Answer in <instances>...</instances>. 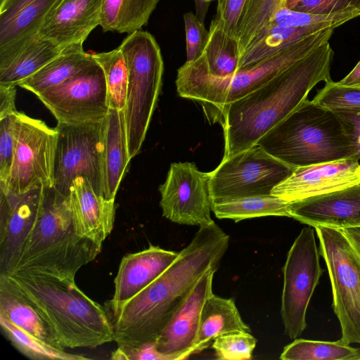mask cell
Listing matches in <instances>:
<instances>
[{
    "label": "cell",
    "instance_id": "6da1fadb",
    "mask_svg": "<svg viewBox=\"0 0 360 360\" xmlns=\"http://www.w3.org/2000/svg\"><path fill=\"white\" fill-rule=\"evenodd\" d=\"M229 236L214 221L199 226L189 244L152 283L124 303L107 310L117 347L154 342L199 278L219 269Z\"/></svg>",
    "mask_w": 360,
    "mask_h": 360
},
{
    "label": "cell",
    "instance_id": "7a4b0ae2",
    "mask_svg": "<svg viewBox=\"0 0 360 360\" xmlns=\"http://www.w3.org/2000/svg\"><path fill=\"white\" fill-rule=\"evenodd\" d=\"M333 51L328 42L223 111V158L255 145L258 140L307 99L319 82L331 80Z\"/></svg>",
    "mask_w": 360,
    "mask_h": 360
},
{
    "label": "cell",
    "instance_id": "3957f363",
    "mask_svg": "<svg viewBox=\"0 0 360 360\" xmlns=\"http://www.w3.org/2000/svg\"><path fill=\"white\" fill-rule=\"evenodd\" d=\"M6 276L38 308L62 349H93L114 341L106 307L88 297L75 281L30 274Z\"/></svg>",
    "mask_w": 360,
    "mask_h": 360
},
{
    "label": "cell",
    "instance_id": "277c9868",
    "mask_svg": "<svg viewBox=\"0 0 360 360\" xmlns=\"http://www.w3.org/2000/svg\"><path fill=\"white\" fill-rule=\"evenodd\" d=\"M334 28L322 30L303 38L249 68L219 77L207 70L203 53L197 60L186 61L177 71L179 95L200 103L212 124L219 122L224 110L231 103L257 89L269 80L328 42Z\"/></svg>",
    "mask_w": 360,
    "mask_h": 360
},
{
    "label": "cell",
    "instance_id": "5b68a950",
    "mask_svg": "<svg viewBox=\"0 0 360 360\" xmlns=\"http://www.w3.org/2000/svg\"><path fill=\"white\" fill-rule=\"evenodd\" d=\"M101 249L102 246L76 233L68 196L53 187L46 188L39 214L11 274L75 281L77 271L94 260Z\"/></svg>",
    "mask_w": 360,
    "mask_h": 360
},
{
    "label": "cell",
    "instance_id": "8992f818",
    "mask_svg": "<svg viewBox=\"0 0 360 360\" xmlns=\"http://www.w3.org/2000/svg\"><path fill=\"white\" fill-rule=\"evenodd\" d=\"M256 144L295 169L352 160L354 155V148L335 112L308 98Z\"/></svg>",
    "mask_w": 360,
    "mask_h": 360
},
{
    "label": "cell",
    "instance_id": "52a82bcc",
    "mask_svg": "<svg viewBox=\"0 0 360 360\" xmlns=\"http://www.w3.org/2000/svg\"><path fill=\"white\" fill-rule=\"evenodd\" d=\"M118 49L128 70L124 109L130 158L140 151L161 91L164 63L160 48L148 32L137 30L127 35Z\"/></svg>",
    "mask_w": 360,
    "mask_h": 360
},
{
    "label": "cell",
    "instance_id": "ba28073f",
    "mask_svg": "<svg viewBox=\"0 0 360 360\" xmlns=\"http://www.w3.org/2000/svg\"><path fill=\"white\" fill-rule=\"evenodd\" d=\"M314 228L329 274L340 340L349 345L360 344V256L342 229Z\"/></svg>",
    "mask_w": 360,
    "mask_h": 360
},
{
    "label": "cell",
    "instance_id": "9c48e42d",
    "mask_svg": "<svg viewBox=\"0 0 360 360\" xmlns=\"http://www.w3.org/2000/svg\"><path fill=\"white\" fill-rule=\"evenodd\" d=\"M295 168L274 158L257 144L223 158L210 172L213 202L252 195H271Z\"/></svg>",
    "mask_w": 360,
    "mask_h": 360
},
{
    "label": "cell",
    "instance_id": "30bf717a",
    "mask_svg": "<svg viewBox=\"0 0 360 360\" xmlns=\"http://www.w3.org/2000/svg\"><path fill=\"white\" fill-rule=\"evenodd\" d=\"M58 132L41 120L16 112L14 155L6 193L53 187Z\"/></svg>",
    "mask_w": 360,
    "mask_h": 360
},
{
    "label": "cell",
    "instance_id": "8fae6325",
    "mask_svg": "<svg viewBox=\"0 0 360 360\" xmlns=\"http://www.w3.org/2000/svg\"><path fill=\"white\" fill-rule=\"evenodd\" d=\"M54 165V189L68 196L72 181L86 178L96 193L103 191V120L96 123H58Z\"/></svg>",
    "mask_w": 360,
    "mask_h": 360
},
{
    "label": "cell",
    "instance_id": "7c38bea8",
    "mask_svg": "<svg viewBox=\"0 0 360 360\" xmlns=\"http://www.w3.org/2000/svg\"><path fill=\"white\" fill-rule=\"evenodd\" d=\"M314 228L302 229L290 248L283 268L281 314L284 333L299 338L307 327V310L322 274Z\"/></svg>",
    "mask_w": 360,
    "mask_h": 360
},
{
    "label": "cell",
    "instance_id": "4fadbf2b",
    "mask_svg": "<svg viewBox=\"0 0 360 360\" xmlns=\"http://www.w3.org/2000/svg\"><path fill=\"white\" fill-rule=\"evenodd\" d=\"M37 97L60 124L101 122L110 110L104 72L95 60Z\"/></svg>",
    "mask_w": 360,
    "mask_h": 360
},
{
    "label": "cell",
    "instance_id": "5bb4252c",
    "mask_svg": "<svg viewBox=\"0 0 360 360\" xmlns=\"http://www.w3.org/2000/svg\"><path fill=\"white\" fill-rule=\"evenodd\" d=\"M210 172L198 170L193 162H173L165 181L159 186L162 215L182 225L198 226L214 221Z\"/></svg>",
    "mask_w": 360,
    "mask_h": 360
},
{
    "label": "cell",
    "instance_id": "9a60e30c",
    "mask_svg": "<svg viewBox=\"0 0 360 360\" xmlns=\"http://www.w3.org/2000/svg\"><path fill=\"white\" fill-rule=\"evenodd\" d=\"M45 187L20 195L0 190V275H10L39 214Z\"/></svg>",
    "mask_w": 360,
    "mask_h": 360
},
{
    "label": "cell",
    "instance_id": "2e32d148",
    "mask_svg": "<svg viewBox=\"0 0 360 360\" xmlns=\"http://www.w3.org/2000/svg\"><path fill=\"white\" fill-rule=\"evenodd\" d=\"M211 268L197 281L155 340L158 350L170 360L186 359L193 354L203 305L212 292L214 274Z\"/></svg>",
    "mask_w": 360,
    "mask_h": 360
},
{
    "label": "cell",
    "instance_id": "e0dca14e",
    "mask_svg": "<svg viewBox=\"0 0 360 360\" xmlns=\"http://www.w3.org/2000/svg\"><path fill=\"white\" fill-rule=\"evenodd\" d=\"M359 183L360 163L346 159L297 167L271 194L290 202Z\"/></svg>",
    "mask_w": 360,
    "mask_h": 360
},
{
    "label": "cell",
    "instance_id": "ac0fdd59",
    "mask_svg": "<svg viewBox=\"0 0 360 360\" xmlns=\"http://www.w3.org/2000/svg\"><path fill=\"white\" fill-rule=\"evenodd\" d=\"M290 217L311 227L360 226V183L289 202Z\"/></svg>",
    "mask_w": 360,
    "mask_h": 360
},
{
    "label": "cell",
    "instance_id": "d6986e66",
    "mask_svg": "<svg viewBox=\"0 0 360 360\" xmlns=\"http://www.w3.org/2000/svg\"><path fill=\"white\" fill-rule=\"evenodd\" d=\"M103 0H56L37 34L60 48L83 44L101 22Z\"/></svg>",
    "mask_w": 360,
    "mask_h": 360
},
{
    "label": "cell",
    "instance_id": "ffe728a7",
    "mask_svg": "<svg viewBox=\"0 0 360 360\" xmlns=\"http://www.w3.org/2000/svg\"><path fill=\"white\" fill-rule=\"evenodd\" d=\"M56 0H0V67L35 36Z\"/></svg>",
    "mask_w": 360,
    "mask_h": 360
},
{
    "label": "cell",
    "instance_id": "44dd1931",
    "mask_svg": "<svg viewBox=\"0 0 360 360\" xmlns=\"http://www.w3.org/2000/svg\"><path fill=\"white\" fill-rule=\"evenodd\" d=\"M179 252L150 245L124 255L114 280L115 291L107 309H113L136 295L158 278L176 259Z\"/></svg>",
    "mask_w": 360,
    "mask_h": 360
},
{
    "label": "cell",
    "instance_id": "7402d4cb",
    "mask_svg": "<svg viewBox=\"0 0 360 360\" xmlns=\"http://www.w3.org/2000/svg\"><path fill=\"white\" fill-rule=\"evenodd\" d=\"M68 199L77 235L102 246L114 226L115 201L98 195L84 176L72 181Z\"/></svg>",
    "mask_w": 360,
    "mask_h": 360
},
{
    "label": "cell",
    "instance_id": "603a6c76",
    "mask_svg": "<svg viewBox=\"0 0 360 360\" xmlns=\"http://www.w3.org/2000/svg\"><path fill=\"white\" fill-rule=\"evenodd\" d=\"M103 197L115 201L120 184L131 160L127 141L124 110L110 109L103 120Z\"/></svg>",
    "mask_w": 360,
    "mask_h": 360
},
{
    "label": "cell",
    "instance_id": "cb8c5ba5",
    "mask_svg": "<svg viewBox=\"0 0 360 360\" xmlns=\"http://www.w3.org/2000/svg\"><path fill=\"white\" fill-rule=\"evenodd\" d=\"M0 315L43 342L63 349L38 308L4 275H0Z\"/></svg>",
    "mask_w": 360,
    "mask_h": 360
},
{
    "label": "cell",
    "instance_id": "d4e9b609",
    "mask_svg": "<svg viewBox=\"0 0 360 360\" xmlns=\"http://www.w3.org/2000/svg\"><path fill=\"white\" fill-rule=\"evenodd\" d=\"M238 331L250 332V328L241 318L234 300L212 293L202 309L193 354L207 348L217 337Z\"/></svg>",
    "mask_w": 360,
    "mask_h": 360
},
{
    "label": "cell",
    "instance_id": "484cf974",
    "mask_svg": "<svg viewBox=\"0 0 360 360\" xmlns=\"http://www.w3.org/2000/svg\"><path fill=\"white\" fill-rule=\"evenodd\" d=\"M63 50L37 34L6 64L0 67V85L18 86Z\"/></svg>",
    "mask_w": 360,
    "mask_h": 360
},
{
    "label": "cell",
    "instance_id": "4316f807",
    "mask_svg": "<svg viewBox=\"0 0 360 360\" xmlns=\"http://www.w3.org/2000/svg\"><path fill=\"white\" fill-rule=\"evenodd\" d=\"M327 28L323 25L283 27L270 22L242 53L239 58L238 70L252 67L290 44Z\"/></svg>",
    "mask_w": 360,
    "mask_h": 360
},
{
    "label": "cell",
    "instance_id": "83f0119b",
    "mask_svg": "<svg viewBox=\"0 0 360 360\" xmlns=\"http://www.w3.org/2000/svg\"><path fill=\"white\" fill-rule=\"evenodd\" d=\"M94 61L92 53L83 49L82 44L68 47L34 75L18 86L38 96L57 86Z\"/></svg>",
    "mask_w": 360,
    "mask_h": 360
},
{
    "label": "cell",
    "instance_id": "f1b7e54d",
    "mask_svg": "<svg viewBox=\"0 0 360 360\" xmlns=\"http://www.w3.org/2000/svg\"><path fill=\"white\" fill-rule=\"evenodd\" d=\"M160 0H103L100 26L103 32L128 34L147 25Z\"/></svg>",
    "mask_w": 360,
    "mask_h": 360
},
{
    "label": "cell",
    "instance_id": "f546056e",
    "mask_svg": "<svg viewBox=\"0 0 360 360\" xmlns=\"http://www.w3.org/2000/svg\"><path fill=\"white\" fill-rule=\"evenodd\" d=\"M289 202L273 195L240 197L213 202L212 211L218 219L238 222L255 217H290Z\"/></svg>",
    "mask_w": 360,
    "mask_h": 360
},
{
    "label": "cell",
    "instance_id": "4dcf8cb0",
    "mask_svg": "<svg viewBox=\"0 0 360 360\" xmlns=\"http://www.w3.org/2000/svg\"><path fill=\"white\" fill-rule=\"evenodd\" d=\"M203 55L207 70L213 76L224 77L238 71L239 50L237 37L228 34L216 17L210 24Z\"/></svg>",
    "mask_w": 360,
    "mask_h": 360
},
{
    "label": "cell",
    "instance_id": "1f68e13d",
    "mask_svg": "<svg viewBox=\"0 0 360 360\" xmlns=\"http://www.w3.org/2000/svg\"><path fill=\"white\" fill-rule=\"evenodd\" d=\"M283 360H360V348L338 341L296 338L281 354Z\"/></svg>",
    "mask_w": 360,
    "mask_h": 360
},
{
    "label": "cell",
    "instance_id": "d6a6232c",
    "mask_svg": "<svg viewBox=\"0 0 360 360\" xmlns=\"http://www.w3.org/2000/svg\"><path fill=\"white\" fill-rule=\"evenodd\" d=\"M0 325L6 338L23 355L34 360H85L81 354L68 353L51 346L20 329L0 315Z\"/></svg>",
    "mask_w": 360,
    "mask_h": 360
},
{
    "label": "cell",
    "instance_id": "836d02e7",
    "mask_svg": "<svg viewBox=\"0 0 360 360\" xmlns=\"http://www.w3.org/2000/svg\"><path fill=\"white\" fill-rule=\"evenodd\" d=\"M287 0H246L237 29L239 58Z\"/></svg>",
    "mask_w": 360,
    "mask_h": 360
},
{
    "label": "cell",
    "instance_id": "e575fe53",
    "mask_svg": "<svg viewBox=\"0 0 360 360\" xmlns=\"http://www.w3.org/2000/svg\"><path fill=\"white\" fill-rule=\"evenodd\" d=\"M92 56L104 72L109 108L124 110L127 100L128 70L121 51L117 48L108 52L92 53Z\"/></svg>",
    "mask_w": 360,
    "mask_h": 360
},
{
    "label": "cell",
    "instance_id": "d590c367",
    "mask_svg": "<svg viewBox=\"0 0 360 360\" xmlns=\"http://www.w3.org/2000/svg\"><path fill=\"white\" fill-rule=\"evenodd\" d=\"M359 16L360 11L358 9H347L331 13H313L298 11L285 6L276 11L270 22L283 27H303L323 25L335 29Z\"/></svg>",
    "mask_w": 360,
    "mask_h": 360
},
{
    "label": "cell",
    "instance_id": "8d00e7d4",
    "mask_svg": "<svg viewBox=\"0 0 360 360\" xmlns=\"http://www.w3.org/2000/svg\"><path fill=\"white\" fill-rule=\"evenodd\" d=\"M257 340L250 332L238 331L222 335L212 343L216 356L220 360L252 359Z\"/></svg>",
    "mask_w": 360,
    "mask_h": 360
},
{
    "label": "cell",
    "instance_id": "74e56055",
    "mask_svg": "<svg viewBox=\"0 0 360 360\" xmlns=\"http://www.w3.org/2000/svg\"><path fill=\"white\" fill-rule=\"evenodd\" d=\"M313 102L330 110L360 108V86H349L332 80L314 97Z\"/></svg>",
    "mask_w": 360,
    "mask_h": 360
},
{
    "label": "cell",
    "instance_id": "f35d334b",
    "mask_svg": "<svg viewBox=\"0 0 360 360\" xmlns=\"http://www.w3.org/2000/svg\"><path fill=\"white\" fill-rule=\"evenodd\" d=\"M16 112L0 118L1 189H6L7 187L13 164L15 146Z\"/></svg>",
    "mask_w": 360,
    "mask_h": 360
},
{
    "label": "cell",
    "instance_id": "ab89813d",
    "mask_svg": "<svg viewBox=\"0 0 360 360\" xmlns=\"http://www.w3.org/2000/svg\"><path fill=\"white\" fill-rule=\"evenodd\" d=\"M186 41V61L197 60L203 53L209 36L204 25L192 12L184 14Z\"/></svg>",
    "mask_w": 360,
    "mask_h": 360
},
{
    "label": "cell",
    "instance_id": "60d3db41",
    "mask_svg": "<svg viewBox=\"0 0 360 360\" xmlns=\"http://www.w3.org/2000/svg\"><path fill=\"white\" fill-rule=\"evenodd\" d=\"M292 9L313 13H331L347 9L360 11V0H300Z\"/></svg>",
    "mask_w": 360,
    "mask_h": 360
},
{
    "label": "cell",
    "instance_id": "b9f144b4",
    "mask_svg": "<svg viewBox=\"0 0 360 360\" xmlns=\"http://www.w3.org/2000/svg\"><path fill=\"white\" fill-rule=\"evenodd\" d=\"M246 0H218L215 17L228 34L237 37V29Z\"/></svg>",
    "mask_w": 360,
    "mask_h": 360
},
{
    "label": "cell",
    "instance_id": "7bdbcfd3",
    "mask_svg": "<svg viewBox=\"0 0 360 360\" xmlns=\"http://www.w3.org/2000/svg\"><path fill=\"white\" fill-rule=\"evenodd\" d=\"M354 150L352 160H360V108L334 110Z\"/></svg>",
    "mask_w": 360,
    "mask_h": 360
},
{
    "label": "cell",
    "instance_id": "ee69618b",
    "mask_svg": "<svg viewBox=\"0 0 360 360\" xmlns=\"http://www.w3.org/2000/svg\"><path fill=\"white\" fill-rule=\"evenodd\" d=\"M16 86L0 85V118L17 111L15 106Z\"/></svg>",
    "mask_w": 360,
    "mask_h": 360
},
{
    "label": "cell",
    "instance_id": "f6af8a7d",
    "mask_svg": "<svg viewBox=\"0 0 360 360\" xmlns=\"http://www.w3.org/2000/svg\"><path fill=\"white\" fill-rule=\"evenodd\" d=\"M338 84L349 86H360V60L354 69Z\"/></svg>",
    "mask_w": 360,
    "mask_h": 360
},
{
    "label": "cell",
    "instance_id": "bcb514c9",
    "mask_svg": "<svg viewBox=\"0 0 360 360\" xmlns=\"http://www.w3.org/2000/svg\"><path fill=\"white\" fill-rule=\"evenodd\" d=\"M360 256V226L342 229Z\"/></svg>",
    "mask_w": 360,
    "mask_h": 360
},
{
    "label": "cell",
    "instance_id": "7dc6e473",
    "mask_svg": "<svg viewBox=\"0 0 360 360\" xmlns=\"http://www.w3.org/2000/svg\"><path fill=\"white\" fill-rule=\"evenodd\" d=\"M195 8V15L202 22H204L207 13L209 2L206 0H194Z\"/></svg>",
    "mask_w": 360,
    "mask_h": 360
},
{
    "label": "cell",
    "instance_id": "c3c4849f",
    "mask_svg": "<svg viewBox=\"0 0 360 360\" xmlns=\"http://www.w3.org/2000/svg\"><path fill=\"white\" fill-rule=\"evenodd\" d=\"M300 0H287L285 7L293 8Z\"/></svg>",
    "mask_w": 360,
    "mask_h": 360
},
{
    "label": "cell",
    "instance_id": "681fc988",
    "mask_svg": "<svg viewBox=\"0 0 360 360\" xmlns=\"http://www.w3.org/2000/svg\"><path fill=\"white\" fill-rule=\"evenodd\" d=\"M206 1L210 3L212 0H206Z\"/></svg>",
    "mask_w": 360,
    "mask_h": 360
}]
</instances>
